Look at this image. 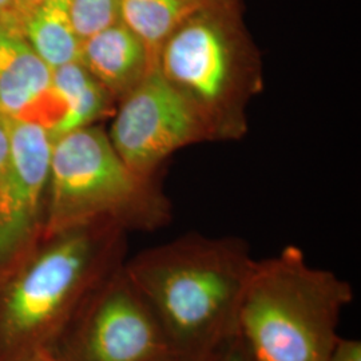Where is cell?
<instances>
[{"label": "cell", "instance_id": "cell-1", "mask_svg": "<svg viewBox=\"0 0 361 361\" xmlns=\"http://www.w3.org/2000/svg\"><path fill=\"white\" fill-rule=\"evenodd\" d=\"M235 237L186 234L123 265L173 350L207 355L234 335L237 310L255 265Z\"/></svg>", "mask_w": 361, "mask_h": 361}, {"label": "cell", "instance_id": "cell-2", "mask_svg": "<svg viewBox=\"0 0 361 361\" xmlns=\"http://www.w3.org/2000/svg\"><path fill=\"white\" fill-rule=\"evenodd\" d=\"M155 68L193 109L210 142L245 137L264 70L243 0H212L189 16L159 49Z\"/></svg>", "mask_w": 361, "mask_h": 361}, {"label": "cell", "instance_id": "cell-3", "mask_svg": "<svg viewBox=\"0 0 361 361\" xmlns=\"http://www.w3.org/2000/svg\"><path fill=\"white\" fill-rule=\"evenodd\" d=\"M352 286L310 265L295 245L256 259L237 310L234 335L250 361H328Z\"/></svg>", "mask_w": 361, "mask_h": 361}, {"label": "cell", "instance_id": "cell-4", "mask_svg": "<svg viewBox=\"0 0 361 361\" xmlns=\"http://www.w3.org/2000/svg\"><path fill=\"white\" fill-rule=\"evenodd\" d=\"M125 229L99 221L58 233L22 261L0 302V337L11 349L49 348L91 292L123 264Z\"/></svg>", "mask_w": 361, "mask_h": 361}, {"label": "cell", "instance_id": "cell-5", "mask_svg": "<svg viewBox=\"0 0 361 361\" xmlns=\"http://www.w3.org/2000/svg\"><path fill=\"white\" fill-rule=\"evenodd\" d=\"M170 219L162 189L126 166L101 126L67 133L52 143L42 241L99 221L153 232Z\"/></svg>", "mask_w": 361, "mask_h": 361}, {"label": "cell", "instance_id": "cell-6", "mask_svg": "<svg viewBox=\"0 0 361 361\" xmlns=\"http://www.w3.org/2000/svg\"><path fill=\"white\" fill-rule=\"evenodd\" d=\"M62 361H164L176 355L123 265L98 285L66 326Z\"/></svg>", "mask_w": 361, "mask_h": 361}, {"label": "cell", "instance_id": "cell-7", "mask_svg": "<svg viewBox=\"0 0 361 361\" xmlns=\"http://www.w3.org/2000/svg\"><path fill=\"white\" fill-rule=\"evenodd\" d=\"M109 140L137 176L155 180L169 157L190 145L210 142L193 109L154 68L116 104Z\"/></svg>", "mask_w": 361, "mask_h": 361}, {"label": "cell", "instance_id": "cell-8", "mask_svg": "<svg viewBox=\"0 0 361 361\" xmlns=\"http://www.w3.org/2000/svg\"><path fill=\"white\" fill-rule=\"evenodd\" d=\"M8 122L11 154L0 178V264L23 261L34 238L42 240L54 143L40 125Z\"/></svg>", "mask_w": 361, "mask_h": 361}, {"label": "cell", "instance_id": "cell-9", "mask_svg": "<svg viewBox=\"0 0 361 361\" xmlns=\"http://www.w3.org/2000/svg\"><path fill=\"white\" fill-rule=\"evenodd\" d=\"M0 116L37 123L49 133L65 116L51 67L32 50L16 22L0 23Z\"/></svg>", "mask_w": 361, "mask_h": 361}, {"label": "cell", "instance_id": "cell-10", "mask_svg": "<svg viewBox=\"0 0 361 361\" xmlns=\"http://www.w3.org/2000/svg\"><path fill=\"white\" fill-rule=\"evenodd\" d=\"M79 62L116 104L155 68L142 40L121 20L82 40Z\"/></svg>", "mask_w": 361, "mask_h": 361}, {"label": "cell", "instance_id": "cell-11", "mask_svg": "<svg viewBox=\"0 0 361 361\" xmlns=\"http://www.w3.org/2000/svg\"><path fill=\"white\" fill-rule=\"evenodd\" d=\"M52 82L65 106V116L50 133L52 142L67 133L97 125L116 110L113 98L79 61L54 68Z\"/></svg>", "mask_w": 361, "mask_h": 361}, {"label": "cell", "instance_id": "cell-12", "mask_svg": "<svg viewBox=\"0 0 361 361\" xmlns=\"http://www.w3.org/2000/svg\"><path fill=\"white\" fill-rule=\"evenodd\" d=\"M23 37L51 67L79 61L82 40L73 23L70 0H39L20 22Z\"/></svg>", "mask_w": 361, "mask_h": 361}, {"label": "cell", "instance_id": "cell-13", "mask_svg": "<svg viewBox=\"0 0 361 361\" xmlns=\"http://www.w3.org/2000/svg\"><path fill=\"white\" fill-rule=\"evenodd\" d=\"M212 0H119V20L141 39L153 61L166 39Z\"/></svg>", "mask_w": 361, "mask_h": 361}, {"label": "cell", "instance_id": "cell-14", "mask_svg": "<svg viewBox=\"0 0 361 361\" xmlns=\"http://www.w3.org/2000/svg\"><path fill=\"white\" fill-rule=\"evenodd\" d=\"M70 10L80 40L119 20V0H70Z\"/></svg>", "mask_w": 361, "mask_h": 361}, {"label": "cell", "instance_id": "cell-15", "mask_svg": "<svg viewBox=\"0 0 361 361\" xmlns=\"http://www.w3.org/2000/svg\"><path fill=\"white\" fill-rule=\"evenodd\" d=\"M205 361H250L240 340L235 335L231 336L222 341L217 348L207 355Z\"/></svg>", "mask_w": 361, "mask_h": 361}, {"label": "cell", "instance_id": "cell-16", "mask_svg": "<svg viewBox=\"0 0 361 361\" xmlns=\"http://www.w3.org/2000/svg\"><path fill=\"white\" fill-rule=\"evenodd\" d=\"M328 361H361L360 340L338 337Z\"/></svg>", "mask_w": 361, "mask_h": 361}, {"label": "cell", "instance_id": "cell-17", "mask_svg": "<svg viewBox=\"0 0 361 361\" xmlns=\"http://www.w3.org/2000/svg\"><path fill=\"white\" fill-rule=\"evenodd\" d=\"M11 154V133L8 118L0 116V178L8 165Z\"/></svg>", "mask_w": 361, "mask_h": 361}, {"label": "cell", "instance_id": "cell-18", "mask_svg": "<svg viewBox=\"0 0 361 361\" xmlns=\"http://www.w3.org/2000/svg\"><path fill=\"white\" fill-rule=\"evenodd\" d=\"M16 22L15 16V0H0V23Z\"/></svg>", "mask_w": 361, "mask_h": 361}, {"label": "cell", "instance_id": "cell-19", "mask_svg": "<svg viewBox=\"0 0 361 361\" xmlns=\"http://www.w3.org/2000/svg\"><path fill=\"white\" fill-rule=\"evenodd\" d=\"M23 361H62L58 355L50 348H40L34 350L27 356L26 360Z\"/></svg>", "mask_w": 361, "mask_h": 361}, {"label": "cell", "instance_id": "cell-20", "mask_svg": "<svg viewBox=\"0 0 361 361\" xmlns=\"http://www.w3.org/2000/svg\"><path fill=\"white\" fill-rule=\"evenodd\" d=\"M38 1L39 0H15V16H16V20L19 22V25H20V22H22V19L25 18V15H26Z\"/></svg>", "mask_w": 361, "mask_h": 361}, {"label": "cell", "instance_id": "cell-21", "mask_svg": "<svg viewBox=\"0 0 361 361\" xmlns=\"http://www.w3.org/2000/svg\"><path fill=\"white\" fill-rule=\"evenodd\" d=\"M207 355H180V353H176V355L170 356L166 360L164 361H205Z\"/></svg>", "mask_w": 361, "mask_h": 361}]
</instances>
